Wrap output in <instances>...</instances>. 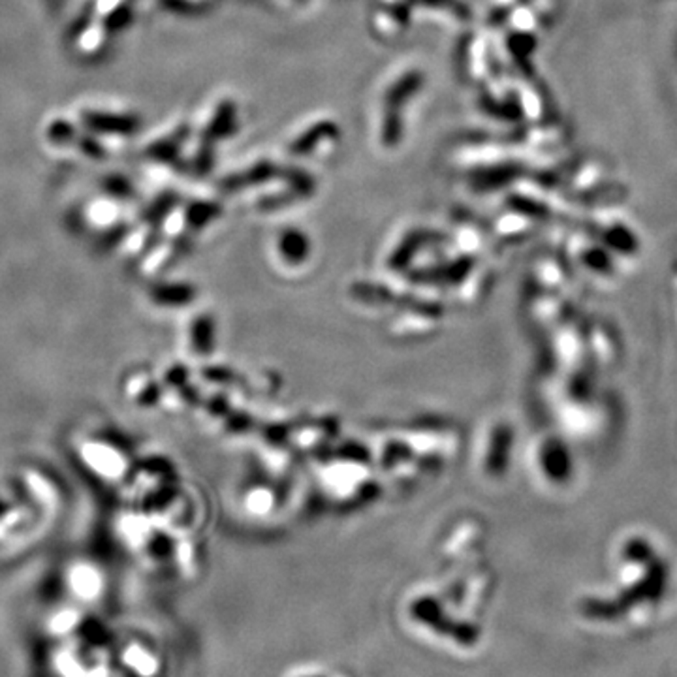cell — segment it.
Wrapping results in <instances>:
<instances>
[{
    "label": "cell",
    "mask_w": 677,
    "mask_h": 677,
    "mask_svg": "<svg viewBox=\"0 0 677 677\" xmlns=\"http://www.w3.org/2000/svg\"><path fill=\"white\" fill-rule=\"evenodd\" d=\"M625 555L629 561H634V563H651L653 561V555H651V547L646 546L642 540H634L627 546L625 550Z\"/></svg>",
    "instance_id": "7a4b0ae2"
},
{
    "label": "cell",
    "mask_w": 677,
    "mask_h": 677,
    "mask_svg": "<svg viewBox=\"0 0 677 677\" xmlns=\"http://www.w3.org/2000/svg\"><path fill=\"white\" fill-rule=\"evenodd\" d=\"M668 569L661 561H651L649 569L642 580H638L627 591L621 593L615 600H589L585 604V614L591 619L615 621L625 615L639 602H656L666 593Z\"/></svg>",
    "instance_id": "6da1fadb"
}]
</instances>
